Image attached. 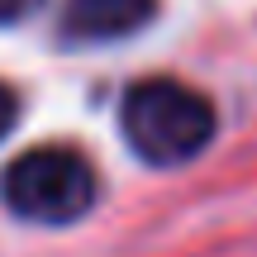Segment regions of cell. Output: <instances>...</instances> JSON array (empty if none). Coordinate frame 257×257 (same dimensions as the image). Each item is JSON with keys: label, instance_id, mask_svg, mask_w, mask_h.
Instances as JSON below:
<instances>
[{"label": "cell", "instance_id": "cell-1", "mask_svg": "<svg viewBox=\"0 0 257 257\" xmlns=\"http://www.w3.org/2000/svg\"><path fill=\"white\" fill-rule=\"evenodd\" d=\"M214 105L205 91L172 76H148L124 91L119 128L143 162L153 167H181L200 157L214 138Z\"/></svg>", "mask_w": 257, "mask_h": 257}, {"label": "cell", "instance_id": "cell-2", "mask_svg": "<svg viewBox=\"0 0 257 257\" xmlns=\"http://www.w3.org/2000/svg\"><path fill=\"white\" fill-rule=\"evenodd\" d=\"M0 195H5V205L19 214V219L72 224V219H81V214L95 205L100 181H95V167L86 162L76 148L43 143V148L19 153L15 162L5 167Z\"/></svg>", "mask_w": 257, "mask_h": 257}, {"label": "cell", "instance_id": "cell-3", "mask_svg": "<svg viewBox=\"0 0 257 257\" xmlns=\"http://www.w3.org/2000/svg\"><path fill=\"white\" fill-rule=\"evenodd\" d=\"M157 15V0H67L62 34L76 43H114Z\"/></svg>", "mask_w": 257, "mask_h": 257}, {"label": "cell", "instance_id": "cell-4", "mask_svg": "<svg viewBox=\"0 0 257 257\" xmlns=\"http://www.w3.org/2000/svg\"><path fill=\"white\" fill-rule=\"evenodd\" d=\"M15 119H19V95L10 91L5 81H0V138H5L10 128H15Z\"/></svg>", "mask_w": 257, "mask_h": 257}, {"label": "cell", "instance_id": "cell-5", "mask_svg": "<svg viewBox=\"0 0 257 257\" xmlns=\"http://www.w3.org/2000/svg\"><path fill=\"white\" fill-rule=\"evenodd\" d=\"M38 5H43V0H0V24H19V19L34 15Z\"/></svg>", "mask_w": 257, "mask_h": 257}]
</instances>
